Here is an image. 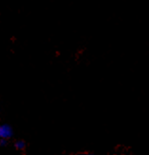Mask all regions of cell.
<instances>
[{"mask_svg":"<svg viewBox=\"0 0 149 155\" xmlns=\"http://www.w3.org/2000/svg\"><path fill=\"white\" fill-rule=\"evenodd\" d=\"M12 135V130L10 126H0V139H8Z\"/></svg>","mask_w":149,"mask_h":155,"instance_id":"6da1fadb","label":"cell"},{"mask_svg":"<svg viewBox=\"0 0 149 155\" xmlns=\"http://www.w3.org/2000/svg\"><path fill=\"white\" fill-rule=\"evenodd\" d=\"M15 147L18 150H23L25 147V143L23 142V141H17V142L15 143Z\"/></svg>","mask_w":149,"mask_h":155,"instance_id":"7a4b0ae2","label":"cell"},{"mask_svg":"<svg viewBox=\"0 0 149 155\" xmlns=\"http://www.w3.org/2000/svg\"><path fill=\"white\" fill-rule=\"evenodd\" d=\"M6 139H1V142H0V144H1L2 146H4L5 144H6V141H5Z\"/></svg>","mask_w":149,"mask_h":155,"instance_id":"3957f363","label":"cell"},{"mask_svg":"<svg viewBox=\"0 0 149 155\" xmlns=\"http://www.w3.org/2000/svg\"><path fill=\"white\" fill-rule=\"evenodd\" d=\"M86 155H89V154H86Z\"/></svg>","mask_w":149,"mask_h":155,"instance_id":"277c9868","label":"cell"}]
</instances>
